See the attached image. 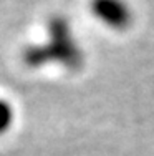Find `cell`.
<instances>
[{
  "instance_id": "cell-2",
  "label": "cell",
  "mask_w": 154,
  "mask_h": 156,
  "mask_svg": "<svg viewBox=\"0 0 154 156\" xmlns=\"http://www.w3.org/2000/svg\"><path fill=\"white\" fill-rule=\"evenodd\" d=\"M94 15L115 28H126L131 23V10L124 0H93Z\"/></svg>"
},
{
  "instance_id": "cell-3",
  "label": "cell",
  "mask_w": 154,
  "mask_h": 156,
  "mask_svg": "<svg viewBox=\"0 0 154 156\" xmlns=\"http://www.w3.org/2000/svg\"><path fill=\"white\" fill-rule=\"evenodd\" d=\"M12 118H13L12 106H10L7 101H2V100H0V133L5 131V129L10 126Z\"/></svg>"
},
{
  "instance_id": "cell-1",
  "label": "cell",
  "mask_w": 154,
  "mask_h": 156,
  "mask_svg": "<svg viewBox=\"0 0 154 156\" xmlns=\"http://www.w3.org/2000/svg\"><path fill=\"white\" fill-rule=\"evenodd\" d=\"M50 33L51 40L48 45L28 48L25 53V62L35 66L48 60H58L65 65L78 66L81 63V53L73 42L67 22L63 18H55L50 25Z\"/></svg>"
}]
</instances>
